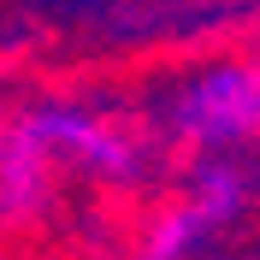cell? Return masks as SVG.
<instances>
[{
  "label": "cell",
  "mask_w": 260,
  "mask_h": 260,
  "mask_svg": "<svg viewBox=\"0 0 260 260\" xmlns=\"http://www.w3.org/2000/svg\"><path fill=\"white\" fill-rule=\"evenodd\" d=\"M166 124L183 148H201V154L254 142L260 136V59H225V65H207L201 77H189L172 95Z\"/></svg>",
  "instance_id": "6da1fadb"
},
{
  "label": "cell",
  "mask_w": 260,
  "mask_h": 260,
  "mask_svg": "<svg viewBox=\"0 0 260 260\" xmlns=\"http://www.w3.org/2000/svg\"><path fill=\"white\" fill-rule=\"evenodd\" d=\"M243 207H248V172L213 154L189 178V189L154 213V225L142 231V254L136 260H195Z\"/></svg>",
  "instance_id": "7a4b0ae2"
},
{
  "label": "cell",
  "mask_w": 260,
  "mask_h": 260,
  "mask_svg": "<svg viewBox=\"0 0 260 260\" xmlns=\"http://www.w3.org/2000/svg\"><path fill=\"white\" fill-rule=\"evenodd\" d=\"M24 124L53 148L59 166H77V172H95V178H113V183L142 178L148 148L95 107H36V113H24Z\"/></svg>",
  "instance_id": "3957f363"
},
{
  "label": "cell",
  "mask_w": 260,
  "mask_h": 260,
  "mask_svg": "<svg viewBox=\"0 0 260 260\" xmlns=\"http://www.w3.org/2000/svg\"><path fill=\"white\" fill-rule=\"evenodd\" d=\"M53 183H59L53 148L24 118H12L0 130V219H36L53 201Z\"/></svg>",
  "instance_id": "277c9868"
}]
</instances>
